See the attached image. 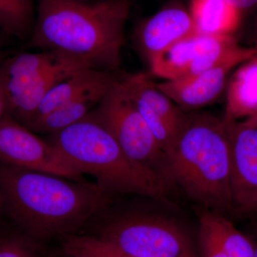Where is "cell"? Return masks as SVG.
<instances>
[{
  "instance_id": "cell-25",
  "label": "cell",
  "mask_w": 257,
  "mask_h": 257,
  "mask_svg": "<svg viewBox=\"0 0 257 257\" xmlns=\"http://www.w3.org/2000/svg\"><path fill=\"white\" fill-rule=\"evenodd\" d=\"M248 41H249V45H248L247 47H252L257 50V21L253 27L252 32L250 34V38Z\"/></svg>"
},
{
  "instance_id": "cell-30",
  "label": "cell",
  "mask_w": 257,
  "mask_h": 257,
  "mask_svg": "<svg viewBox=\"0 0 257 257\" xmlns=\"http://www.w3.org/2000/svg\"><path fill=\"white\" fill-rule=\"evenodd\" d=\"M79 1L89 2V1H90V0H79Z\"/></svg>"
},
{
  "instance_id": "cell-19",
  "label": "cell",
  "mask_w": 257,
  "mask_h": 257,
  "mask_svg": "<svg viewBox=\"0 0 257 257\" xmlns=\"http://www.w3.org/2000/svg\"><path fill=\"white\" fill-rule=\"evenodd\" d=\"M33 0H0V30L28 42L35 23Z\"/></svg>"
},
{
  "instance_id": "cell-29",
  "label": "cell",
  "mask_w": 257,
  "mask_h": 257,
  "mask_svg": "<svg viewBox=\"0 0 257 257\" xmlns=\"http://www.w3.org/2000/svg\"><path fill=\"white\" fill-rule=\"evenodd\" d=\"M62 254H63V253H62ZM62 257H74V256H69V255L63 254V256H62Z\"/></svg>"
},
{
  "instance_id": "cell-26",
  "label": "cell",
  "mask_w": 257,
  "mask_h": 257,
  "mask_svg": "<svg viewBox=\"0 0 257 257\" xmlns=\"http://www.w3.org/2000/svg\"><path fill=\"white\" fill-rule=\"evenodd\" d=\"M10 36H8V35L1 31L0 30V50L4 48V47H6L7 45H8V42H9Z\"/></svg>"
},
{
  "instance_id": "cell-4",
  "label": "cell",
  "mask_w": 257,
  "mask_h": 257,
  "mask_svg": "<svg viewBox=\"0 0 257 257\" xmlns=\"http://www.w3.org/2000/svg\"><path fill=\"white\" fill-rule=\"evenodd\" d=\"M45 140L82 175L109 194H136L167 201V184L126 156L111 133L89 114Z\"/></svg>"
},
{
  "instance_id": "cell-16",
  "label": "cell",
  "mask_w": 257,
  "mask_h": 257,
  "mask_svg": "<svg viewBox=\"0 0 257 257\" xmlns=\"http://www.w3.org/2000/svg\"><path fill=\"white\" fill-rule=\"evenodd\" d=\"M256 111L257 55L240 64L228 79L222 119L226 123L239 121Z\"/></svg>"
},
{
  "instance_id": "cell-24",
  "label": "cell",
  "mask_w": 257,
  "mask_h": 257,
  "mask_svg": "<svg viewBox=\"0 0 257 257\" xmlns=\"http://www.w3.org/2000/svg\"><path fill=\"white\" fill-rule=\"evenodd\" d=\"M236 122L241 127L257 128V111L246 119Z\"/></svg>"
},
{
  "instance_id": "cell-1",
  "label": "cell",
  "mask_w": 257,
  "mask_h": 257,
  "mask_svg": "<svg viewBox=\"0 0 257 257\" xmlns=\"http://www.w3.org/2000/svg\"><path fill=\"white\" fill-rule=\"evenodd\" d=\"M0 194L21 232L41 243L78 234L111 204V194L96 184L1 162Z\"/></svg>"
},
{
  "instance_id": "cell-20",
  "label": "cell",
  "mask_w": 257,
  "mask_h": 257,
  "mask_svg": "<svg viewBox=\"0 0 257 257\" xmlns=\"http://www.w3.org/2000/svg\"><path fill=\"white\" fill-rule=\"evenodd\" d=\"M62 239L63 254L74 257H130L93 234H75Z\"/></svg>"
},
{
  "instance_id": "cell-2",
  "label": "cell",
  "mask_w": 257,
  "mask_h": 257,
  "mask_svg": "<svg viewBox=\"0 0 257 257\" xmlns=\"http://www.w3.org/2000/svg\"><path fill=\"white\" fill-rule=\"evenodd\" d=\"M132 0H38L27 48L53 51L93 68L119 70Z\"/></svg>"
},
{
  "instance_id": "cell-11",
  "label": "cell",
  "mask_w": 257,
  "mask_h": 257,
  "mask_svg": "<svg viewBox=\"0 0 257 257\" xmlns=\"http://www.w3.org/2000/svg\"><path fill=\"white\" fill-rule=\"evenodd\" d=\"M226 124L231 145L233 210L243 214H254L257 207V128L241 127L236 121Z\"/></svg>"
},
{
  "instance_id": "cell-15",
  "label": "cell",
  "mask_w": 257,
  "mask_h": 257,
  "mask_svg": "<svg viewBox=\"0 0 257 257\" xmlns=\"http://www.w3.org/2000/svg\"><path fill=\"white\" fill-rule=\"evenodd\" d=\"M118 79L133 101L143 104L163 118L177 133L184 124L187 112L180 109L157 86L145 72H116Z\"/></svg>"
},
{
  "instance_id": "cell-23",
  "label": "cell",
  "mask_w": 257,
  "mask_h": 257,
  "mask_svg": "<svg viewBox=\"0 0 257 257\" xmlns=\"http://www.w3.org/2000/svg\"><path fill=\"white\" fill-rule=\"evenodd\" d=\"M240 13L257 10V0H227Z\"/></svg>"
},
{
  "instance_id": "cell-18",
  "label": "cell",
  "mask_w": 257,
  "mask_h": 257,
  "mask_svg": "<svg viewBox=\"0 0 257 257\" xmlns=\"http://www.w3.org/2000/svg\"><path fill=\"white\" fill-rule=\"evenodd\" d=\"M111 86L98 88L79 96L42 116L28 128L37 135H50L78 122L98 105Z\"/></svg>"
},
{
  "instance_id": "cell-31",
  "label": "cell",
  "mask_w": 257,
  "mask_h": 257,
  "mask_svg": "<svg viewBox=\"0 0 257 257\" xmlns=\"http://www.w3.org/2000/svg\"><path fill=\"white\" fill-rule=\"evenodd\" d=\"M254 214H257V207H256V210H255V211H254Z\"/></svg>"
},
{
  "instance_id": "cell-8",
  "label": "cell",
  "mask_w": 257,
  "mask_h": 257,
  "mask_svg": "<svg viewBox=\"0 0 257 257\" xmlns=\"http://www.w3.org/2000/svg\"><path fill=\"white\" fill-rule=\"evenodd\" d=\"M0 162L71 180L84 181L82 174L55 147L8 114L0 121Z\"/></svg>"
},
{
  "instance_id": "cell-21",
  "label": "cell",
  "mask_w": 257,
  "mask_h": 257,
  "mask_svg": "<svg viewBox=\"0 0 257 257\" xmlns=\"http://www.w3.org/2000/svg\"><path fill=\"white\" fill-rule=\"evenodd\" d=\"M0 257H48L42 243L23 232L0 239Z\"/></svg>"
},
{
  "instance_id": "cell-5",
  "label": "cell",
  "mask_w": 257,
  "mask_h": 257,
  "mask_svg": "<svg viewBox=\"0 0 257 257\" xmlns=\"http://www.w3.org/2000/svg\"><path fill=\"white\" fill-rule=\"evenodd\" d=\"M6 62V114L26 127L57 83L79 69L93 68L85 61L48 50L19 52Z\"/></svg>"
},
{
  "instance_id": "cell-10",
  "label": "cell",
  "mask_w": 257,
  "mask_h": 257,
  "mask_svg": "<svg viewBox=\"0 0 257 257\" xmlns=\"http://www.w3.org/2000/svg\"><path fill=\"white\" fill-rule=\"evenodd\" d=\"M256 55V49L241 45L220 63L204 72L157 83V86L182 110L192 112L214 102L226 89L231 71Z\"/></svg>"
},
{
  "instance_id": "cell-9",
  "label": "cell",
  "mask_w": 257,
  "mask_h": 257,
  "mask_svg": "<svg viewBox=\"0 0 257 257\" xmlns=\"http://www.w3.org/2000/svg\"><path fill=\"white\" fill-rule=\"evenodd\" d=\"M241 47L234 35L195 33L166 49L148 63L153 76L165 81L192 77L220 63Z\"/></svg>"
},
{
  "instance_id": "cell-14",
  "label": "cell",
  "mask_w": 257,
  "mask_h": 257,
  "mask_svg": "<svg viewBox=\"0 0 257 257\" xmlns=\"http://www.w3.org/2000/svg\"><path fill=\"white\" fill-rule=\"evenodd\" d=\"M116 78V72L95 68H84L76 71L57 83L47 93L37 108L28 128L42 116L79 96L98 88L111 87Z\"/></svg>"
},
{
  "instance_id": "cell-22",
  "label": "cell",
  "mask_w": 257,
  "mask_h": 257,
  "mask_svg": "<svg viewBox=\"0 0 257 257\" xmlns=\"http://www.w3.org/2000/svg\"><path fill=\"white\" fill-rule=\"evenodd\" d=\"M6 77L7 62L5 60L0 65V121L6 114Z\"/></svg>"
},
{
  "instance_id": "cell-12",
  "label": "cell",
  "mask_w": 257,
  "mask_h": 257,
  "mask_svg": "<svg viewBox=\"0 0 257 257\" xmlns=\"http://www.w3.org/2000/svg\"><path fill=\"white\" fill-rule=\"evenodd\" d=\"M197 33L188 10L179 5H169L142 20L134 32V44L148 64L161 52Z\"/></svg>"
},
{
  "instance_id": "cell-28",
  "label": "cell",
  "mask_w": 257,
  "mask_h": 257,
  "mask_svg": "<svg viewBox=\"0 0 257 257\" xmlns=\"http://www.w3.org/2000/svg\"><path fill=\"white\" fill-rule=\"evenodd\" d=\"M3 211H4V207H3V199H2L1 194H0V215Z\"/></svg>"
},
{
  "instance_id": "cell-7",
  "label": "cell",
  "mask_w": 257,
  "mask_h": 257,
  "mask_svg": "<svg viewBox=\"0 0 257 257\" xmlns=\"http://www.w3.org/2000/svg\"><path fill=\"white\" fill-rule=\"evenodd\" d=\"M93 235L130 257H196L179 225L150 214L135 213L100 221Z\"/></svg>"
},
{
  "instance_id": "cell-27",
  "label": "cell",
  "mask_w": 257,
  "mask_h": 257,
  "mask_svg": "<svg viewBox=\"0 0 257 257\" xmlns=\"http://www.w3.org/2000/svg\"><path fill=\"white\" fill-rule=\"evenodd\" d=\"M250 239H251V238H250ZM251 240L253 243V248H254L255 257H257V234L254 239H251Z\"/></svg>"
},
{
  "instance_id": "cell-17",
  "label": "cell",
  "mask_w": 257,
  "mask_h": 257,
  "mask_svg": "<svg viewBox=\"0 0 257 257\" xmlns=\"http://www.w3.org/2000/svg\"><path fill=\"white\" fill-rule=\"evenodd\" d=\"M189 11L202 35H234L241 21V13L227 0H191Z\"/></svg>"
},
{
  "instance_id": "cell-6",
  "label": "cell",
  "mask_w": 257,
  "mask_h": 257,
  "mask_svg": "<svg viewBox=\"0 0 257 257\" xmlns=\"http://www.w3.org/2000/svg\"><path fill=\"white\" fill-rule=\"evenodd\" d=\"M89 115L111 133L128 158L170 183L165 154L118 77Z\"/></svg>"
},
{
  "instance_id": "cell-3",
  "label": "cell",
  "mask_w": 257,
  "mask_h": 257,
  "mask_svg": "<svg viewBox=\"0 0 257 257\" xmlns=\"http://www.w3.org/2000/svg\"><path fill=\"white\" fill-rule=\"evenodd\" d=\"M165 155L170 183L209 210H233L231 145L222 118L187 112Z\"/></svg>"
},
{
  "instance_id": "cell-13",
  "label": "cell",
  "mask_w": 257,
  "mask_h": 257,
  "mask_svg": "<svg viewBox=\"0 0 257 257\" xmlns=\"http://www.w3.org/2000/svg\"><path fill=\"white\" fill-rule=\"evenodd\" d=\"M201 257H255L252 241L219 213L207 209L199 217Z\"/></svg>"
}]
</instances>
